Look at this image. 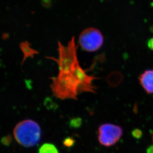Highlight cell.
Instances as JSON below:
<instances>
[{
	"label": "cell",
	"mask_w": 153,
	"mask_h": 153,
	"mask_svg": "<svg viewBox=\"0 0 153 153\" xmlns=\"http://www.w3.org/2000/svg\"><path fill=\"white\" fill-rule=\"evenodd\" d=\"M139 82L148 94H153V69H148L140 75Z\"/></svg>",
	"instance_id": "obj_6"
},
{
	"label": "cell",
	"mask_w": 153,
	"mask_h": 153,
	"mask_svg": "<svg viewBox=\"0 0 153 153\" xmlns=\"http://www.w3.org/2000/svg\"><path fill=\"white\" fill-rule=\"evenodd\" d=\"M41 131L37 123L25 120L16 124L13 129V136L17 143L25 147L36 145L40 140Z\"/></svg>",
	"instance_id": "obj_2"
},
{
	"label": "cell",
	"mask_w": 153,
	"mask_h": 153,
	"mask_svg": "<svg viewBox=\"0 0 153 153\" xmlns=\"http://www.w3.org/2000/svg\"><path fill=\"white\" fill-rule=\"evenodd\" d=\"M132 135L135 138H140L142 136V132L141 130L138 129H135L132 132Z\"/></svg>",
	"instance_id": "obj_9"
},
{
	"label": "cell",
	"mask_w": 153,
	"mask_h": 153,
	"mask_svg": "<svg viewBox=\"0 0 153 153\" xmlns=\"http://www.w3.org/2000/svg\"><path fill=\"white\" fill-rule=\"evenodd\" d=\"M30 44L28 41H24L20 44V49L23 53V58L22 61V65H23L25 61L28 58H33L34 55L38 54L39 52L34 50L30 46Z\"/></svg>",
	"instance_id": "obj_7"
},
{
	"label": "cell",
	"mask_w": 153,
	"mask_h": 153,
	"mask_svg": "<svg viewBox=\"0 0 153 153\" xmlns=\"http://www.w3.org/2000/svg\"><path fill=\"white\" fill-rule=\"evenodd\" d=\"M39 153H59L54 145L51 143H45L42 145L39 149Z\"/></svg>",
	"instance_id": "obj_8"
},
{
	"label": "cell",
	"mask_w": 153,
	"mask_h": 153,
	"mask_svg": "<svg viewBox=\"0 0 153 153\" xmlns=\"http://www.w3.org/2000/svg\"><path fill=\"white\" fill-rule=\"evenodd\" d=\"M51 79L52 92L61 100H77L79 94L86 92L81 81L72 72H59L57 76L53 77Z\"/></svg>",
	"instance_id": "obj_1"
},
{
	"label": "cell",
	"mask_w": 153,
	"mask_h": 153,
	"mask_svg": "<svg viewBox=\"0 0 153 153\" xmlns=\"http://www.w3.org/2000/svg\"><path fill=\"white\" fill-rule=\"evenodd\" d=\"M123 135V129L116 124L104 123L99 127V142L102 146L114 145L120 141Z\"/></svg>",
	"instance_id": "obj_5"
},
{
	"label": "cell",
	"mask_w": 153,
	"mask_h": 153,
	"mask_svg": "<svg viewBox=\"0 0 153 153\" xmlns=\"http://www.w3.org/2000/svg\"><path fill=\"white\" fill-rule=\"evenodd\" d=\"M104 42L102 34L95 28L84 29L80 34L79 43L81 48L87 52H95L99 49Z\"/></svg>",
	"instance_id": "obj_4"
},
{
	"label": "cell",
	"mask_w": 153,
	"mask_h": 153,
	"mask_svg": "<svg viewBox=\"0 0 153 153\" xmlns=\"http://www.w3.org/2000/svg\"><path fill=\"white\" fill-rule=\"evenodd\" d=\"M147 153H153V146H150L148 148Z\"/></svg>",
	"instance_id": "obj_10"
},
{
	"label": "cell",
	"mask_w": 153,
	"mask_h": 153,
	"mask_svg": "<svg viewBox=\"0 0 153 153\" xmlns=\"http://www.w3.org/2000/svg\"><path fill=\"white\" fill-rule=\"evenodd\" d=\"M59 58L48 56L47 58L55 61L58 64L59 72L69 73L72 71L74 67L79 64L76 53V46L74 37H72L68 42L67 46L58 42Z\"/></svg>",
	"instance_id": "obj_3"
},
{
	"label": "cell",
	"mask_w": 153,
	"mask_h": 153,
	"mask_svg": "<svg viewBox=\"0 0 153 153\" xmlns=\"http://www.w3.org/2000/svg\"></svg>",
	"instance_id": "obj_11"
}]
</instances>
